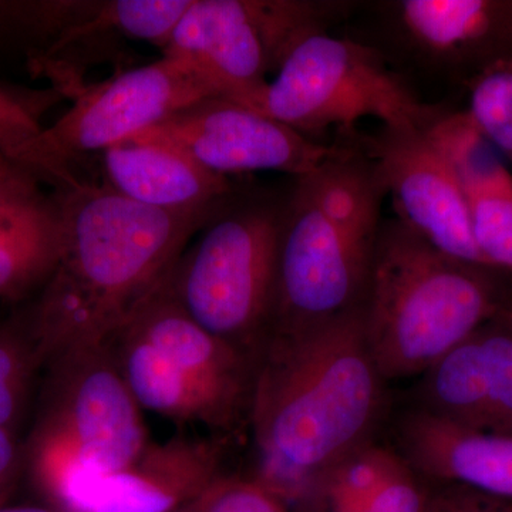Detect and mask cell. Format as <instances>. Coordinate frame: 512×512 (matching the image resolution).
<instances>
[{
	"label": "cell",
	"mask_w": 512,
	"mask_h": 512,
	"mask_svg": "<svg viewBox=\"0 0 512 512\" xmlns=\"http://www.w3.org/2000/svg\"><path fill=\"white\" fill-rule=\"evenodd\" d=\"M383 376L367 346L362 305L268 340L256 365L249 429L252 476L288 507L330 467L370 443Z\"/></svg>",
	"instance_id": "obj_1"
},
{
	"label": "cell",
	"mask_w": 512,
	"mask_h": 512,
	"mask_svg": "<svg viewBox=\"0 0 512 512\" xmlns=\"http://www.w3.org/2000/svg\"><path fill=\"white\" fill-rule=\"evenodd\" d=\"M55 191L63 220L59 262L22 308L45 365L69 346L107 342L222 210H154L97 181Z\"/></svg>",
	"instance_id": "obj_2"
},
{
	"label": "cell",
	"mask_w": 512,
	"mask_h": 512,
	"mask_svg": "<svg viewBox=\"0 0 512 512\" xmlns=\"http://www.w3.org/2000/svg\"><path fill=\"white\" fill-rule=\"evenodd\" d=\"M384 198L372 158L346 148L295 178L282 212L271 338L362 305Z\"/></svg>",
	"instance_id": "obj_3"
},
{
	"label": "cell",
	"mask_w": 512,
	"mask_h": 512,
	"mask_svg": "<svg viewBox=\"0 0 512 512\" xmlns=\"http://www.w3.org/2000/svg\"><path fill=\"white\" fill-rule=\"evenodd\" d=\"M495 272L443 254L399 220L383 222L362 301L383 379L424 375L494 320L503 306Z\"/></svg>",
	"instance_id": "obj_4"
},
{
	"label": "cell",
	"mask_w": 512,
	"mask_h": 512,
	"mask_svg": "<svg viewBox=\"0 0 512 512\" xmlns=\"http://www.w3.org/2000/svg\"><path fill=\"white\" fill-rule=\"evenodd\" d=\"M40 383L25 474L47 504L70 512L87 485L123 470L150 440L107 342L59 350Z\"/></svg>",
	"instance_id": "obj_5"
},
{
	"label": "cell",
	"mask_w": 512,
	"mask_h": 512,
	"mask_svg": "<svg viewBox=\"0 0 512 512\" xmlns=\"http://www.w3.org/2000/svg\"><path fill=\"white\" fill-rule=\"evenodd\" d=\"M107 345L141 410L222 439L249 427L258 363L192 320L167 278Z\"/></svg>",
	"instance_id": "obj_6"
},
{
	"label": "cell",
	"mask_w": 512,
	"mask_h": 512,
	"mask_svg": "<svg viewBox=\"0 0 512 512\" xmlns=\"http://www.w3.org/2000/svg\"><path fill=\"white\" fill-rule=\"evenodd\" d=\"M284 204L285 197L239 192L167 276L192 320L256 363L274 322Z\"/></svg>",
	"instance_id": "obj_7"
},
{
	"label": "cell",
	"mask_w": 512,
	"mask_h": 512,
	"mask_svg": "<svg viewBox=\"0 0 512 512\" xmlns=\"http://www.w3.org/2000/svg\"><path fill=\"white\" fill-rule=\"evenodd\" d=\"M303 136L336 128L353 133L376 119L386 128H424L437 111L424 106L372 47L329 35H306L289 50L258 107Z\"/></svg>",
	"instance_id": "obj_8"
},
{
	"label": "cell",
	"mask_w": 512,
	"mask_h": 512,
	"mask_svg": "<svg viewBox=\"0 0 512 512\" xmlns=\"http://www.w3.org/2000/svg\"><path fill=\"white\" fill-rule=\"evenodd\" d=\"M342 3L191 0L161 53L183 63L215 96L258 111L282 60L302 37L326 30Z\"/></svg>",
	"instance_id": "obj_9"
},
{
	"label": "cell",
	"mask_w": 512,
	"mask_h": 512,
	"mask_svg": "<svg viewBox=\"0 0 512 512\" xmlns=\"http://www.w3.org/2000/svg\"><path fill=\"white\" fill-rule=\"evenodd\" d=\"M210 96H215L210 87L185 64L161 57L84 87L55 124L13 148L8 157L53 188L79 183L90 158Z\"/></svg>",
	"instance_id": "obj_10"
},
{
	"label": "cell",
	"mask_w": 512,
	"mask_h": 512,
	"mask_svg": "<svg viewBox=\"0 0 512 512\" xmlns=\"http://www.w3.org/2000/svg\"><path fill=\"white\" fill-rule=\"evenodd\" d=\"M131 138L174 148L212 173L227 177L275 171L298 178L340 150L218 96L194 101Z\"/></svg>",
	"instance_id": "obj_11"
},
{
	"label": "cell",
	"mask_w": 512,
	"mask_h": 512,
	"mask_svg": "<svg viewBox=\"0 0 512 512\" xmlns=\"http://www.w3.org/2000/svg\"><path fill=\"white\" fill-rule=\"evenodd\" d=\"M397 220L440 252L484 268L474 241L470 202L424 128H386L366 144ZM495 271V269H494Z\"/></svg>",
	"instance_id": "obj_12"
},
{
	"label": "cell",
	"mask_w": 512,
	"mask_h": 512,
	"mask_svg": "<svg viewBox=\"0 0 512 512\" xmlns=\"http://www.w3.org/2000/svg\"><path fill=\"white\" fill-rule=\"evenodd\" d=\"M228 439L175 434L148 441L127 467L87 485L70 512H171L224 477Z\"/></svg>",
	"instance_id": "obj_13"
},
{
	"label": "cell",
	"mask_w": 512,
	"mask_h": 512,
	"mask_svg": "<svg viewBox=\"0 0 512 512\" xmlns=\"http://www.w3.org/2000/svg\"><path fill=\"white\" fill-rule=\"evenodd\" d=\"M420 409L466 429L512 437V329L485 323L423 375Z\"/></svg>",
	"instance_id": "obj_14"
},
{
	"label": "cell",
	"mask_w": 512,
	"mask_h": 512,
	"mask_svg": "<svg viewBox=\"0 0 512 512\" xmlns=\"http://www.w3.org/2000/svg\"><path fill=\"white\" fill-rule=\"evenodd\" d=\"M26 165L0 156V301L25 303L59 262L62 207L56 191Z\"/></svg>",
	"instance_id": "obj_15"
},
{
	"label": "cell",
	"mask_w": 512,
	"mask_h": 512,
	"mask_svg": "<svg viewBox=\"0 0 512 512\" xmlns=\"http://www.w3.org/2000/svg\"><path fill=\"white\" fill-rule=\"evenodd\" d=\"M394 28L430 66L444 70L512 60V0H400ZM476 73V74H477Z\"/></svg>",
	"instance_id": "obj_16"
},
{
	"label": "cell",
	"mask_w": 512,
	"mask_h": 512,
	"mask_svg": "<svg viewBox=\"0 0 512 512\" xmlns=\"http://www.w3.org/2000/svg\"><path fill=\"white\" fill-rule=\"evenodd\" d=\"M396 453L414 473L512 501V437L466 429L420 407L394 429Z\"/></svg>",
	"instance_id": "obj_17"
},
{
	"label": "cell",
	"mask_w": 512,
	"mask_h": 512,
	"mask_svg": "<svg viewBox=\"0 0 512 512\" xmlns=\"http://www.w3.org/2000/svg\"><path fill=\"white\" fill-rule=\"evenodd\" d=\"M97 161L101 185L154 210H221L241 192L231 177L150 141L128 138L107 148Z\"/></svg>",
	"instance_id": "obj_18"
},
{
	"label": "cell",
	"mask_w": 512,
	"mask_h": 512,
	"mask_svg": "<svg viewBox=\"0 0 512 512\" xmlns=\"http://www.w3.org/2000/svg\"><path fill=\"white\" fill-rule=\"evenodd\" d=\"M424 134L467 197L483 192L512 191V173L507 161L470 111H437L424 127Z\"/></svg>",
	"instance_id": "obj_19"
},
{
	"label": "cell",
	"mask_w": 512,
	"mask_h": 512,
	"mask_svg": "<svg viewBox=\"0 0 512 512\" xmlns=\"http://www.w3.org/2000/svg\"><path fill=\"white\" fill-rule=\"evenodd\" d=\"M402 457L389 448L366 444L313 483L302 505L305 512H359L372 503Z\"/></svg>",
	"instance_id": "obj_20"
},
{
	"label": "cell",
	"mask_w": 512,
	"mask_h": 512,
	"mask_svg": "<svg viewBox=\"0 0 512 512\" xmlns=\"http://www.w3.org/2000/svg\"><path fill=\"white\" fill-rule=\"evenodd\" d=\"M43 369L45 357L20 309L0 322V427L18 431Z\"/></svg>",
	"instance_id": "obj_21"
},
{
	"label": "cell",
	"mask_w": 512,
	"mask_h": 512,
	"mask_svg": "<svg viewBox=\"0 0 512 512\" xmlns=\"http://www.w3.org/2000/svg\"><path fill=\"white\" fill-rule=\"evenodd\" d=\"M467 110L512 164V60H498L471 79Z\"/></svg>",
	"instance_id": "obj_22"
},
{
	"label": "cell",
	"mask_w": 512,
	"mask_h": 512,
	"mask_svg": "<svg viewBox=\"0 0 512 512\" xmlns=\"http://www.w3.org/2000/svg\"><path fill=\"white\" fill-rule=\"evenodd\" d=\"M474 241L487 265L512 272V191L468 197Z\"/></svg>",
	"instance_id": "obj_23"
},
{
	"label": "cell",
	"mask_w": 512,
	"mask_h": 512,
	"mask_svg": "<svg viewBox=\"0 0 512 512\" xmlns=\"http://www.w3.org/2000/svg\"><path fill=\"white\" fill-rule=\"evenodd\" d=\"M202 512H291L254 477L225 474L201 497Z\"/></svg>",
	"instance_id": "obj_24"
},
{
	"label": "cell",
	"mask_w": 512,
	"mask_h": 512,
	"mask_svg": "<svg viewBox=\"0 0 512 512\" xmlns=\"http://www.w3.org/2000/svg\"><path fill=\"white\" fill-rule=\"evenodd\" d=\"M429 491L417 480L416 473L404 463L394 470L372 503L359 512H427Z\"/></svg>",
	"instance_id": "obj_25"
},
{
	"label": "cell",
	"mask_w": 512,
	"mask_h": 512,
	"mask_svg": "<svg viewBox=\"0 0 512 512\" xmlns=\"http://www.w3.org/2000/svg\"><path fill=\"white\" fill-rule=\"evenodd\" d=\"M443 487L430 493L427 512H512V501L493 497L463 487L441 484Z\"/></svg>",
	"instance_id": "obj_26"
},
{
	"label": "cell",
	"mask_w": 512,
	"mask_h": 512,
	"mask_svg": "<svg viewBox=\"0 0 512 512\" xmlns=\"http://www.w3.org/2000/svg\"><path fill=\"white\" fill-rule=\"evenodd\" d=\"M56 96L60 94L55 89L39 96H25L0 87V121L36 136L43 128L40 126V111L46 107V100Z\"/></svg>",
	"instance_id": "obj_27"
},
{
	"label": "cell",
	"mask_w": 512,
	"mask_h": 512,
	"mask_svg": "<svg viewBox=\"0 0 512 512\" xmlns=\"http://www.w3.org/2000/svg\"><path fill=\"white\" fill-rule=\"evenodd\" d=\"M25 474V450L18 431L0 427V505L8 504Z\"/></svg>",
	"instance_id": "obj_28"
},
{
	"label": "cell",
	"mask_w": 512,
	"mask_h": 512,
	"mask_svg": "<svg viewBox=\"0 0 512 512\" xmlns=\"http://www.w3.org/2000/svg\"><path fill=\"white\" fill-rule=\"evenodd\" d=\"M32 134L0 121V156H9L13 148L32 138Z\"/></svg>",
	"instance_id": "obj_29"
},
{
	"label": "cell",
	"mask_w": 512,
	"mask_h": 512,
	"mask_svg": "<svg viewBox=\"0 0 512 512\" xmlns=\"http://www.w3.org/2000/svg\"><path fill=\"white\" fill-rule=\"evenodd\" d=\"M0 512H67L52 504L0 505Z\"/></svg>",
	"instance_id": "obj_30"
},
{
	"label": "cell",
	"mask_w": 512,
	"mask_h": 512,
	"mask_svg": "<svg viewBox=\"0 0 512 512\" xmlns=\"http://www.w3.org/2000/svg\"><path fill=\"white\" fill-rule=\"evenodd\" d=\"M171 512H202L201 498L192 501V503L185 504L183 507L177 508V510Z\"/></svg>",
	"instance_id": "obj_31"
},
{
	"label": "cell",
	"mask_w": 512,
	"mask_h": 512,
	"mask_svg": "<svg viewBox=\"0 0 512 512\" xmlns=\"http://www.w3.org/2000/svg\"><path fill=\"white\" fill-rule=\"evenodd\" d=\"M507 322H508V325H510L511 329H512V311L510 313H508V315H507Z\"/></svg>",
	"instance_id": "obj_32"
}]
</instances>
